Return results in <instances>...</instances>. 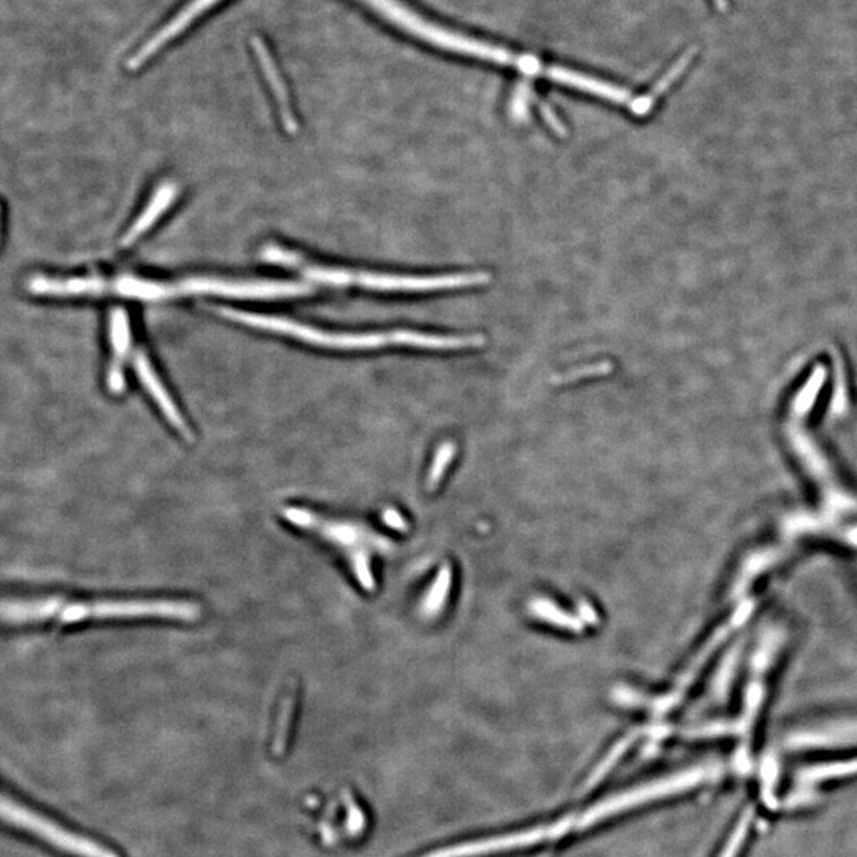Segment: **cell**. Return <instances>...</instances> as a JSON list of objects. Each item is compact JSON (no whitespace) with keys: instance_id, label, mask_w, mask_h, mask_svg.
I'll use <instances>...</instances> for the list:
<instances>
[{"instance_id":"obj_21","label":"cell","mask_w":857,"mask_h":857,"mask_svg":"<svg viewBox=\"0 0 857 857\" xmlns=\"http://www.w3.org/2000/svg\"><path fill=\"white\" fill-rule=\"evenodd\" d=\"M857 773V759L845 762H827V764L813 765L799 772V780L804 783H816V781L829 780V778L848 777Z\"/></svg>"},{"instance_id":"obj_15","label":"cell","mask_w":857,"mask_h":857,"mask_svg":"<svg viewBox=\"0 0 857 857\" xmlns=\"http://www.w3.org/2000/svg\"><path fill=\"white\" fill-rule=\"evenodd\" d=\"M177 196V183H173V181L169 180L164 181V183L154 191L153 197H151L150 204L147 205V208L140 213L139 218H137L135 223L129 227V231L126 232L123 240H121V246L127 248V246L134 245V243L137 242L145 232L150 231L153 224L156 223V221L166 213L167 208L175 202Z\"/></svg>"},{"instance_id":"obj_19","label":"cell","mask_w":857,"mask_h":857,"mask_svg":"<svg viewBox=\"0 0 857 857\" xmlns=\"http://www.w3.org/2000/svg\"><path fill=\"white\" fill-rule=\"evenodd\" d=\"M792 534L794 532H802V534H808V532H815V534H827L831 539L838 540V542H842L843 545L851 546V548H856L857 550V524L854 526H834L832 523H821L818 519L815 521H808V519L802 518L799 523H791L789 526Z\"/></svg>"},{"instance_id":"obj_11","label":"cell","mask_w":857,"mask_h":857,"mask_svg":"<svg viewBox=\"0 0 857 857\" xmlns=\"http://www.w3.org/2000/svg\"><path fill=\"white\" fill-rule=\"evenodd\" d=\"M134 367L140 383H142L145 391L150 394L151 399L154 400V404L158 405L159 410L162 412V416L167 419V423H169L170 426L175 429V432L180 434L183 439H193L191 426H189L188 421H186V418L183 416V413H181L178 405L175 404V400L170 396L169 391H167L166 386H164V383L159 380L158 373H156V370L151 366V362L150 359H148L147 354L143 353L142 350L135 353Z\"/></svg>"},{"instance_id":"obj_12","label":"cell","mask_w":857,"mask_h":857,"mask_svg":"<svg viewBox=\"0 0 857 857\" xmlns=\"http://www.w3.org/2000/svg\"><path fill=\"white\" fill-rule=\"evenodd\" d=\"M110 343L113 348V359L108 367L107 386L108 391L120 396L126 389L124 361L131 351V326L124 308H115L110 315Z\"/></svg>"},{"instance_id":"obj_3","label":"cell","mask_w":857,"mask_h":857,"mask_svg":"<svg viewBox=\"0 0 857 857\" xmlns=\"http://www.w3.org/2000/svg\"><path fill=\"white\" fill-rule=\"evenodd\" d=\"M216 312L232 321H239L245 326L264 329V331L278 332V334L289 335L300 342L310 345L324 346L332 350L358 351L375 350L388 345H402L405 343V331L391 332H369V334H334V332L319 331L315 327L304 326L291 319L280 318V316L256 315V313L240 312L232 308H215Z\"/></svg>"},{"instance_id":"obj_22","label":"cell","mask_w":857,"mask_h":857,"mask_svg":"<svg viewBox=\"0 0 857 857\" xmlns=\"http://www.w3.org/2000/svg\"><path fill=\"white\" fill-rule=\"evenodd\" d=\"M751 818H753V811H746L745 815H743L742 818H740V821H738L737 826H735L734 832H732L731 837L727 840L723 853H721V856L719 857H737L738 851L742 848L746 835H748Z\"/></svg>"},{"instance_id":"obj_17","label":"cell","mask_w":857,"mask_h":857,"mask_svg":"<svg viewBox=\"0 0 857 857\" xmlns=\"http://www.w3.org/2000/svg\"><path fill=\"white\" fill-rule=\"evenodd\" d=\"M696 56V50L686 51L680 59H678L675 64H673L672 69L664 75L661 81H659L658 85L654 86L651 89L650 93L646 94V96L640 97V99L632 100L631 108L632 112L635 115L643 116L646 113L650 112L653 105L656 104V100L662 96V94L670 88V86L681 77V75L685 74V70L688 69L689 64H691L692 59Z\"/></svg>"},{"instance_id":"obj_20","label":"cell","mask_w":857,"mask_h":857,"mask_svg":"<svg viewBox=\"0 0 857 857\" xmlns=\"http://www.w3.org/2000/svg\"><path fill=\"white\" fill-rule=\"evenodd\" d=\"M827 370L826 367L818 366L813 373H811V377L808 378L807 383H805L804 388L800 389L797 392L796 397L792 399L791 402V416L792 418H804L805 415H808L813 405H815L816 397H818L819 392L823 389L824 381H826Z\"/></svg>"},{"instance_id":"obj_5","label":"cell","mask_w":857,"mask_h":857,"mask_svg":"<svg viewBox=\"0 0 857 857\" xmlns=\"http://www.w3.org/2000/svg\"><path fill=\"white\" fill-rule=\"evenodd\" d=\"M100 602L93 600L53 599L0 600V623H56L74 624L99 621Z\"/></svg>"},{"instance_id":"obj_9","label":"cell","mask_w":857,"mask_h":857,"mask_svg":"<svg viewBox=\"0 0 857 857\" xmlns=\"http://www.w3.org/2000/svg\"><path fill=\"white\" fill-rule=\"evenodd\" d=\"M558 837H561V829H559V824L556 823L553 824V826L535 827V829H531V831L516 832V834L488 838V840H480V842L453 846V848H446V850L437 851V853L429 854V856L426 857L483 856V854L496 853V851H507L513 850V848L532 846L535 845V843L546 840V838Z\"/></svg>"},{"instance_id":"obj_10","label":"cell","mask_w":857,"mask_h":857,"mask_svg":"<svg viewBox=\"0 0 857 857\" xmlns=\"http://www.w3.org/2000/svg\"><path fill=\"white\" fill-rule=\"evenodd\" d=\"M0 816H4L8 821H12V823L18 824V826L24 827V829H29V831L43 835L50 842L64 846L67 850L75 851L78 854H85V856L89 857H107V854L102 853L99 848L91 845V843H86L85 840H80V838L74 837V835L59 831L53 824L47 823L45 819L32 815L29 811L12 804L10 800L4 799V797H0Z\"/></svg>"},{"instance_id":"obj_23","label":"cell","mask_w":857,"mask_h":857,"mask_svg":"<svg viewBox=\"0 0 857 857\" xmlns=\"http://www.w3.org/2000/svg\"><path fill=\"white\" fill-rule=\"evenodd\" d=\"M835 369H837V377H835V391L834 397H832L831 412L834 415H843L846 407H848V394H846L845 367H843L842 359H840L838 354Z\"/></svg>"},{"instance_id":"obj_13","label":"cell","mask_w":857,"mask_h":857,"mask_svg":"<svg viewBox=\"0 0 857 857\" xmlns=\"http://www.w3.org/2000/svg\"><path fill=\"white\" fill-rule=\"evenodd\" d=\"M27 289L37 296H100L110 291V283L100 277L56 278L34 277L27 281Z\"/></svg>"},{"instance_id":"obj_14","label":"cell","mask_w":857,"mask_h":857,"mask_svg":"<svg viewBox=\"0 0 857 857\" xmlns=\"http://www.w3.org/2000/svg\"><path fill=\"white\" fill-rule=\"evenodd\" d=\"M253 50L254 54H256V59H258L259 64H261V69L262 72H264V77H266L267 85H269L270 91H272L273 96H275V102H277L278 105V112H280L281 121L285 124L286 131L291 132V134H296V116H294L293 105H291V100H289L288 89H286L285 83H283V77H281L277 62L273 61L269 48H267L266 43L262 42L261 39L253 40Z\"/></svg>"},{"instance_id":"obj_8","label":"cell","mask_w":857,"mask_h":857,"mask_svg":"<svg viewBox=\"0 0 857 857\" xmlns=\"http://www.w3.org/2000/svg\"><path fill=\"white\" fill-rule=\"evenodd\" d=\"M221 0H189V4L185 8H181L177 15L173 16L172 20L166 26L159 29L156 34L151 37L148 42H145L142 48L132 56L129 61V69H139L145 62L150 61L154 54L159 53L162 48L167 47L170 42L178 39L188 27L193 26L200 16L210 12L216 4H220Z\"/></svg>"},{"instance_id":"obj_2","label":"cell","mask_w":857,"mask_h":857,"mask_svg":"<svg viewBox=\"0 0 857 857\" xmlns=\"http://www.w3.org/2000/svg\"><path fill=\"white\" fill-rule=\"evenodd\" d=\"M262 258L273 264L296 267L302 270L310 280L332 286H359L373 291H391V293H427V291H446V289L472 288L485 285L489 275L485 272L454 273L440 277H408V275H385V273L354 272V270L335 269V267L312 266L299 254L283 250L280 246L269 245L262 251Z\"/></svg>"},{"instance_id":"obj_6","label":"cell","mask_w":857,"mask_h":857,"mask_svg":"<svg viewBox=\"0 0 857 857\" xmlns=\"http://www.w3.org/2000/svg\"><path fill=\"white\" fill-rule=\"evenodd\" d=\"M175 296L235 297V299H283V297L308 296L313 289L296 281H232L220 278H186L173 283Z\"/></svg>"},{"instance_id":"obj_1","label":"cell","mask_w":857,"mask_h":857,"mask_svg":"<svg viewBox=\"0 0 857 857\" xmlns=\"http://www.w3.org/2000/svg\"><path fill=\"white\" fill-rule=\"evenodd\" d=\"M280 515L299 531L313 535L331 546L343 559L358 585L366 591H373V558L378 551L386 550V539L378 532L356 519L318 512L315 508L302 505H286L281 508Z\"/></svg>"},{"instance_id":"obj_24","label":"cell","mask_w":857,"mask_h":857,"mask_svg":"<svg viewBox=\"0 0 857 857\" xmlns=\"http://www.w3.org/2000/svg\"><path fill=\"white\" fill-rule=\"evenodd\" d=\"M713 2H715L716 7H718L721 12H726L727 0H713Z\"/></svg>"},{"instance_id":"obj_16","label":"cell","mask_w":857,"mask_h":857,"mask_svg":"<svg viewBox=\"0 0 857 857\" xmlns=\"http://www.w3.org/2000/svg\"><path fill=\"white\" fill-rule=\"evenodd\" d=\"M857 742V721L831 724L815 731L800 732L788 740L789 748H818Z\"/></svg>"},{"instance_id":"obj_18","label":"cell","mask_w":857,"mask_h":857,"mask_svg":"<svg viewBox=\"0 0 857 857\" xmlns=\"http://www.w3.org/2000/svg\"><path fill=\"white\" fill-rule=\"evenodd\" d=\"M783 556L784 550H780V548H767V550L758 551L754 556H751L748 567H745L738 575V594L746 592V588L753 583V580H758L762 573L767 572L773 564L781 561Z\"/></svg>"},{"instance_id":"obj_7","label":"cell","mask_w":857,"mask_h":857,"mask_svg":"<svg viewBox=\"0 0 857 857\" xmlns=\"http://www.w3.org/2000/svg\"><path fill=\"white\" fill-rule=\"evenodd\" d=\"M788 437L792 450H796L800 464L805 467L811 480L815 481L818 488L821 489L824 502L829 505V508L845 510V512L851 508H856V500L840 485L834 469L829 466V462H827L818 443L792 421L789 424Z\"/></svg>"},{"instance_id":"obj_4","label":"cell","mask_w":857,"mask_h":857,"mask_svg":"<svg viewBox=\"0 0 857 857\" xmlns=\"http://www.w3.org/2000/svg\"><path fill=\"white\" fill-rule=\"evenodd\" d=\"M719 773H721V769H719L718 765L697 767V769L686 770V772L677 773V775L664 778L661 781L643 784V786H638V788L632 789V791L624 792L621 796L610 797V799L589 808L583 815L575 818L573 827H577L580 831L581 829H588V827L594 826V824L600 823V821H604V819L610 818V816L618 815V813H623V811L629 810V808L646 804L650 800L673 796V794H678V792L696 788V786L704 783V781L713 780V778L718 777Z\"/></svg>"}]
</instances>
